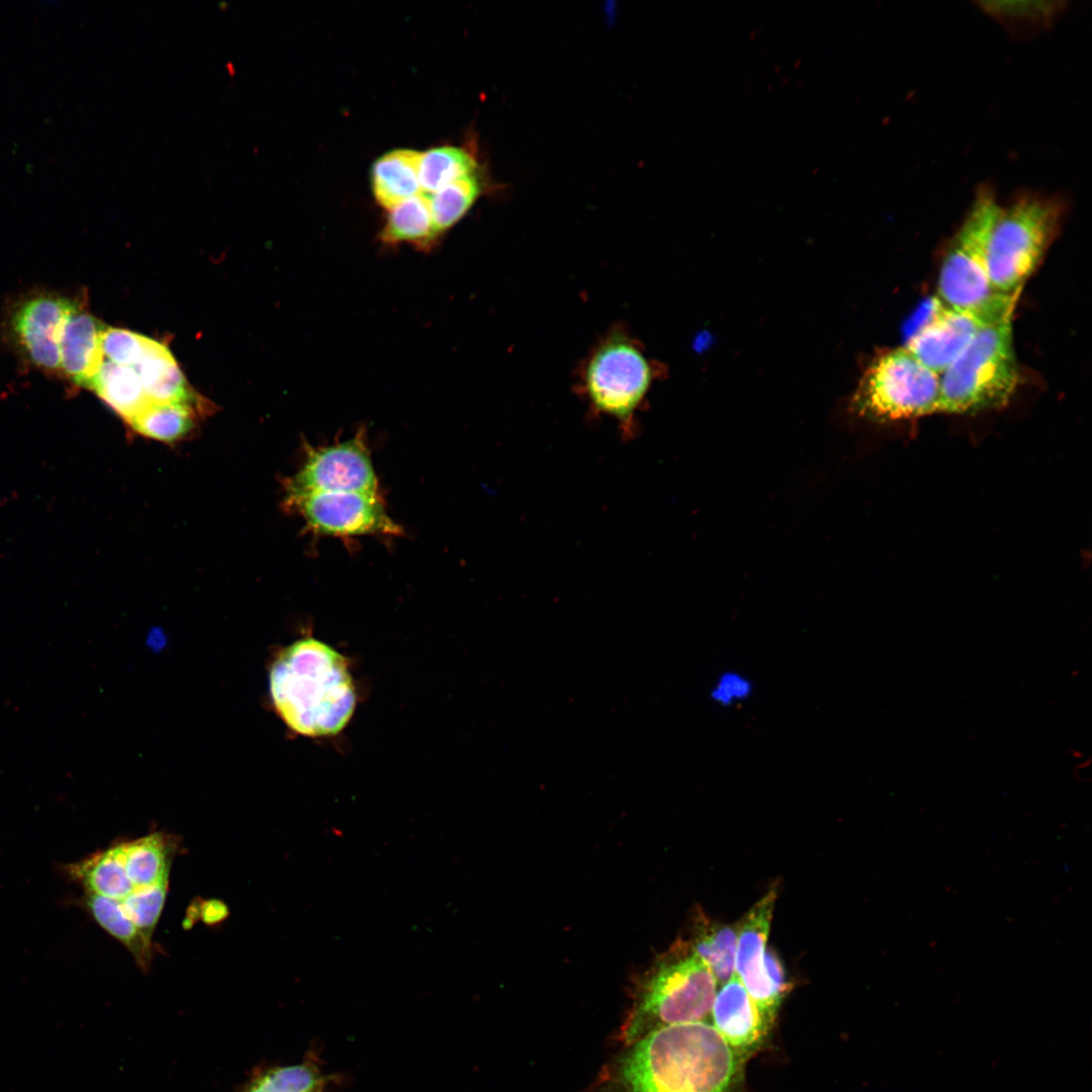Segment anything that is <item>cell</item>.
I'll use <instances>...</instances> for the list:
<instances>
[{
	"label": "cell",
	"mask_w": 1092,
	"mask_h": 1092,
	"mask_svg": "<svg viewBox=\"0 0 1092 1092\" xmlns=\"http://www.w3.org/2000/svg\"><path fill=\"white\" fill-rule=\"evenodd\" d=\"M602 1092H730L734 1049L704 1021L668 1025L626 1045Z\"/></svg>",
	"instance_id": "6da1fadb"
},
{
	"label": "cell",
	"mask_w": 1092,
	"mask_h": 1092,
	"mask_svg": "<svg viewBox=\"0 0 1092 1092\" xmlns=\"http://www.w3.org/2000/svg\"><path fill=\"white\" fill-rule=\"evenodd\" d=\"M269 678L277 713L301 735L337 734L354 713L356 694L348 662L322 641L304 638L284 648Z\"/></svg>",
	"instance_id": "7a4b0ae2"
},
{
	"label": "cell",
	"mask_w": 1092,
	"mask_h": 1092,
	"mask_svg": "<svg viewBox=\"0 0 1092 1092\" xmlns=\"http://www.w3.org/2000/svg\"><path fill=\"white\" fill-rule=\"evenodd\" d=\"M716 993L712 972L690 941H675L638 979L622 1041L628 1045L668 1025L702 1021Z\"/></svg>",
	"instance_id": "3957f363"
},
{
	"label": "cell",
	"mask_w": 1092,
	"mask_h": 1092,
	"mask_svg": "<svg viewBox=\"0 0 1092 1092\" xmlns=\"http://www.w3.org/2000/svg\"><path fill=\"white\" fill-rule=\"evenodd\" d=\"M999 203L992 185L979 186L947 247L937 289L946 306L977 313L991 324L1012 314L1019 295L998 293L989 278L987 249Z\"/></svg>",
	"instance_id": "277c9868"
},
{
	"label": "cell",
	"mask_w": 1092,
	"mask_h": 1092,
	"mask_svg": "<svg viewBox=\"0 0 1092 1092\" xmlns=\"http://www.w3.org/2000/svg\"><path fill=\"white\" fill-rule=\"evenodd\" d=\"M662 364L647 355L622 325L611 328L589 350L576 373V387L590 410L632 429Z\"/></svg>",
	"instance_id": "5b68a950"
},
{
	"label": "cell",
	"mask_w": 1092,
	"mask_h": 1092,
	"mask_svg": "<svg viewBox=\"0 0 1092 1092\" xmlns=\"http://www.w3.org/2000/svg\"><path fill=\"white\" fill-rule=\"evenodd\" d=\"M1066 202L1059 194L1024 190L999 203L988 242L987 267L995 291L1019 293L1060 230Z\"/></svg>",
	"instance_id": "8992f818"
},
{
	"label": "cell",
	"mask_w": 1092,
	"mask_h": 1092,
	"mask_svg": "<svg viewBox=\"0 0 1092 1092\" xmlns=\"http://www.w3.org/2000/svg\"><path fill=\"white\" fill-rule=\"evenodd\" d=\"M1012 314L983 327L940 374L938 414H974L1009 402L1019 383Z\"/></svg>",
	"instance_id": "52a82bcc"
},
{
	"label": "cell",
	"mask_w": 1092,
	"mask_h": 1092,
	"mask_svg": "<svg viewBox=\"0 0 1092 1092\" xmlns=\"http://www.w3.org/2000/svg\"><path fill=\"white\" fill-rule=\"evenodd\" d=\"M940 375L905 347L881 353L863 372L852 398L855 411L877 421L938 413Z\"/></svg>",
	"instance_id": "ba28073f"
},
{
	"label": "cell",
	"mask_w": 1092,
	"mask_h": 1092,
	"mask_svg": "<svg viewBox=\"0 0 1092 1092\" xmlns=\"http://www.w3.org/2000/svg\"><path fill=\"white\" fill-rule=\"evenodd\" d=\"M284 505L302 518L313 535L351 538L403 533L388 515L379 493L310 492L285 496Z\"/></svg>",
	"instance_id": "9c48e42d"
},
{
	"label": "cell",
	"mask_w": 1092,
	"mask_h": 1092,
	"mask_svg": "<svg viewBox=\"0 0 1092 1092\" xmlns=\"http://www.w3.org/2000/svg\"><path fill=\"white\" fill-rule=\"evenodd\" d=\"M80 299L53 291H36L19 299L8 315V336L24 361L62 378L60 344L65 324Z\"/></svg>",
	"instance_id": "30bf717a"
},
{
	"label": "cell",
	"mask_w": 1092,
	"mask_h": 1092,
	"mask_svg": "<svg viewBox=\"0 0 1092 1092\" xmlns=\"http://www.w3.org/2000/svg\"><path fill=\"white\" fill-rule=\"evenodd\" d=\"M379 493L364 429L328 446H305L300 469L285 483L286 496L310 492Z\"/></svg>",
	"instance_id": "8fae6325"
},
{
	"label": "cell",
	"mask_w": 1092,
	"mask_h": 1092,
	"mask_svg": "<svg viewBox=\"0 0 1092 1092\" xmlns=\"http://www.w3.org/2000/svg\"><path fill=\"white\" fill-rule=\"evenodd\" d=\"M777 899L768 891L746 913L738 926L734 973L756 1004L772 1017L790 989L778 956L766 949Z\"/></svg>",
	"instance_id": "7c38bea8"
},
{
	"label": "cell",
	"mask_w": 1092,
	"mask_h": 1092,
	"mask_svg": "<svg viewBox=\"0 0 1092 1092\" xmlns=\"http://www.w3.org/2000/svg\"><path fill=\"white\" fill-rule=\"evenodd\" d=\"M919 314L922 317L904 347L923 365L939 375L965 350L978 332L991 324L977 313L946 306L937 296L931 298Z\"/></svg>",
	"instance_id": "4fadbf2b"
},
{
	"label": "cell",
	"mask_w": 1092,
	"mask_h": 1092,
	"mask_svg": "<svg viewBox=\"0 0 1092 1092\" xmlns=\"http://www.w3.org/2000/svg\"><path fill=\"white\" fill-rule=\"evenodd\" d=\"M712 1015L714 1027L733 1049H747L765 1034L771 1019L746 991L735 973L716 993Z\"/></svg>",
	"instance_id": "5bb4252c"
},
{
	"label": "cell",
	"mask_w": 1092,
	"mask_h": 1092,
	"mask_svg": "<svg viewBox=\"0 0 1092 1092\" xmlns=\"http://www.w3.org/2000/svg\"><path fill=\"white\" fill-rule=\"evenodd\" d=\"M105 327L82 302L70 314L60 344L62 378L88 388L104 360L101 337Z\"/></svg>",
	"instance_id": "9a60e30c"
},
{
	"label": "cell",
	"mask_w": 1092,
	"mask_h": 1092,
	"mask_svg": "<svg viewBox=\"0 0 1092 1092\" xmlns=\"http://www.w3.org/2000/svg\"><path fill=\"white\" fill-rule=\"evenodd\" d=\"M132 368L150 401L183 403L195 410L200 405L170 350L162 343L149 338L141 360Z\"/></svg>",
	"instance_id": "2e32d148"
},
{
	"label": "cell",
	"mask_w": 1092,
	"mask_h": 1092,
	"mask_svg": "<svg viewBox=\"0 0 1092 1092\" xmlns=\"http://www.w3.org/2000/svg\"><path fill=\"white\" fill-rule=\"evenodd\" d=\"M421 152L397 149L380 156L371 170V186L375 200L390 210L408 198L420 194L419 165Z\"/></svg>",
	"instance_id": "e0dca14e"
},
{
	"label": "cell",
	"mask_w": 1092,
	"mask_h": 1092,
	"mask_svg": "<svg viewBox=\"0 0 1092 1092\" xmlns=\"http://www.w3.org/2000/svg\"><path fill=\"white\" fill-rule=\"evenodd\" d=\"M118 844L125 873L136 890L169 884L173 847L164 834L152 833Z\"/></svg>",
	"instance_id": "ac0fdd59"
},
{
	"label": "cell",
	"mask_w": 1092,
	"mask_h": 1092,
	"mask_svg": "<svg viewBox=\"0 0 1092 1092\" xmlns=\"http://www.w3.org/2000/svg\"><path fill=\"white\" fill-rule=\"evenodd\" d=\"M437 232L427 194L421 192L389 210L380 241L388 246L407 243L423 251L432 249Z\"/></svg>",
	"instance_id": "d6986e66"
},
{
	"label": "cell",
	"mask_w": 1092,
	"mask_h": 1092,
	"mask_svg": "<svg viewBox=\"0 0 1092 1092\" xmlns=\"http://www.w3.org/2000/svg\"><path fill=\"white\" fill-rule=\"evenodd\" d=\"M87 389L125 423L150 402L135 370L107 360H103Z\"/></svg>",
	"instance_id": "ffe728a7"
},
{
	"label": "cell",
	"mask_w": 1092,
	"mask_h": 1092,
	"mask_svg": "<svg viewBox=\"0 0 1092 1092\" xmlns=\"http://www.w3.org/2000/svg\"><path fill=\"white\" fill-rule=\"evenodd\" d=\"M693 949L712 972L717 985L725 984L734 973L738 926L713 922L703 915L695 921Z\"/></svg>",
	"instance_id": "44dd1931"
},
{
	"label": "cell",
	"mask_w": 1092,
	"mask_h": 1092,
	"mask_svg": "<svg viewBox=\"0 0 1092 1092\" xmlns=\"http://www.w3.org/2000/svg\"><path fill=\"white\" fill-rule=\"evenodd\" d=\"M977 4L1007 30L1022 36L1050 28L1066 5L1060 1H981Z\"/></svg>",
	"instance_id": "7402d4cb"
},
{
	"label": "cell",
	"mask_w": 1092,
	"mask_h": 1092,
	"mask_svg": "<svg viewBox=\"0 0 1092 1092\" xmlns=\"http://www.w3.org/2000/svg\"><path fill=\"white\" fill-rule=\"evenodd\" d=\"M74 874L88 893L121 902L136 890L130 883L116 844L74 867ZM145 890V889H144Z\"/></svg>",
	"instance_id": "603a6c76"
},
{
	"label": "cell",
	"mask_w": 1092,
	"mask_h": 1092,
	"mask_svg": "<svg viewBox=\"0 0 1092 1092\" xmlns=\"http://www.w3.org/2000/svg\"><path fill=\"white\" fill-rule=\"evenodd\" d=\"M479 172L476 157L463 147L440 146L421 153L419 179L425 194Z\"/></svg>",
	"instance_id": "cb8c5ba5"
},
{
	"label": "cell",
	"mask_w": 1092,
	"mask_h": 1092,
	"mask_svg": "<svg viewBox=\"0 0 1092 1092\" xmlns=\"http://www.w3.org/2000/svg\"><path fill=\"white\" fill-rule=\"evenodd\" d=\"M195 413L194 407L183 403L150 401L127 425L144 437L174 443L192 431Z\"/></svg>",
	"instance_id": "d4e9b609"
},
{
	"label": "cell",
	"mask_w": 1092,
	"mask_h": 1092,
	"mask_svg": "<svg viewBox=\"0 0 1092 1092\" xmlns=\"http://www.w3.org/2000/svg\"><path fill=\"white\" fill-rule=\"evenodd\" d=\"M85 903L96 921L127 947L141 968L147 969L153 959L152 939L124 916L117 902L88 893Z\"/></svg>",
	"instance_id": "484cf974"
},
{
	"label": "cell",
	"mask_w": 1092,
	"mask_h": 1092,
	"mask_svg": "<svg viewBox=\"0 0 1092 1092\" xmlns=\"http://www.w3.org/2000/svg\"><path fill=\"white\" fill-rule=\"evenodd\" d=\"M484 187L485 183L479 172L427 194L437 232L442 235L459 221L483 193Z\"/></svg>",
	"instance_id": "4316f807"
},
{
	"label": "cell",
	"mask_w": 1092,
	"mask_h": 1092,
	"mask_svg": "<svg viewBox=\"0 0 1092 1092\" xmlns=\"http://www.w3.org/2000/svg\"><path fill=\"white\" fill-rule=\"evenodd\" d=\"M325 1077L310 1062L269 1068L250 1080L242 1092H320Z\"/></svg>",
	"instance_id": "83f0119b"
},
{
	"label": "cell",
	"mask_w": 1092,
	"mask_h": 1092,
	"mask_svg": "<svg viewBox=\"0 0 1092 1092\" xmlns=\"http://www.w3.org/2000/svg\"><path fill=\"white\" fill-rule=\"evenodd\" d=\"M148 339L128 330L105 327L101 337L103 358L114 364L134 367L144 354Z\"/></svg>",
	"instance_id": "f1b7e54d"
},
{
	"label": "cell",
	"mask_w": 1092,
	"mask_h": 1092,
	"mask_svg": "<svg viewBox=\"0 0 1092 1092\" xmlns=\"http://www.w3.org/2000/svg\"><path fill=\"white\" fill-rule=\"evenodd\" d=\"M753 682L746 674L727 669L715 677L709 697L715 705L730 708L746 702L753 695Z\"/></svg>",
	"instance_id": "f546056e"
},
{
	"label": "cell",
	"mask_w": 1092,
	"mask_h": 1092,
	"mask_svg": "<svg viewBox=\"0 0 1092 1092\" xmlns=\"http://www.w3.org/2000/svg\"><path fill=\"white\" fill-rule=\"evenodd\" d=\"M199 914L206 924H215L228 916V907L219 900H207L199 906Z\"/></svg>",
	"instance_id": "4dcf8cb0"
},
{
	"label": "cell",
	"mask_w": 1092,
	"mask_h": 1092,
	"mask_svg": "<svg viewBox=\"0 0 1092 1092\" xmlns=\"http://www.w3.org/2000/svg\"><path fill=\"white\" fill-rule=\"evenodd\" d=\"M320 1092H323V1091H320Z\"/></svg>",
	"instance_id": "1f68e13d"
}]
</instances>
